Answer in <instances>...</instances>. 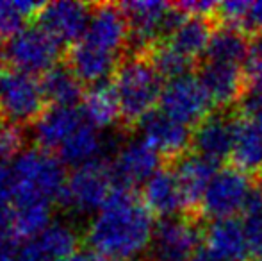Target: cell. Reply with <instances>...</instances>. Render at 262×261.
Returning <instances> with one entry per match:
<instances>
[{
    "label": "cell",
    "instance_id": "6",
    "mask_svg": "<svg viewBox=\"0 0 262 261\" xmlns=\"http://www.w3.org/2000/svg\"><path fill=\"white\" fill-rule=\"evenodd\" d=\"M204 222L187 215L159 220L150 244V261H191L204 244Z\"/></svg>",
    "mask_w": 262,
    "mask_h": 261
},
{
    "label": "cell",
    "instance_id": "38",
    "mask_svg": "<svg viewBox=\"0 0 262 261\" xmlns=\"http://www.w3.org/2000/svg\"><path fill=\"white\" fill-rule=\"evenodd\" d=\"M2 59H4V54H0V77H2Z\"/></svg>",
    "mask_w": 262,
    "mask_h": 261
},
{
    "label": "cell",
    "instance_id": "31",
    "mask_svg": "<svg viewBox=\"0 0 262 261\" xmlns=\"http://www.w3.org/2000/svg\"><path fill=\"white\" fill-rule=\"evenodd\" d=\"M21 143H24V136L20 127L0 122V157L2 159L13 163L14 157L21 152Z\"/></svg>",
    "mask_w": 262,
    "mask_h": 261
},
{
    "label": "cell",
    "instance_id": "10",
    "mask_svg": "<svg viewBox=\"0 0 262 261\" xmlns=\"http://www.w3.org/2000/svg\"><path fill=\"white\" fill-rule=\"evenodd\" d=\"M159 109L191 129H194L214 111L212 102L198 81L196 73H189L166 83Z\"/></svg>",
    "mask_w": 262,
    "mask_h": 261
},
{
    "label": "cell",
    "instance_id": "30",
    "mask_svg": "<svg viewBox=\"0 0 262 261\" xmlns=\"http://www.w3.org/2000/svg\"><path fill=\"white\" fill-rule=\"evenodd\" d=\"M243 72L246 88H262V31L250 36V47Z\"/></svg>",
    "mask_w": 262,
    "mask_h": 261
},
{
    "label": "cell",
    "instance_id": "8",
    "mask_svg": "<svg viewBox=\"0 0 262 261\" xmlns=\"http://www.w3.org/2000/svg\"><path fill=\"white\" fill-rule=\"evenodd\" d=\"M253 183H255V177L232 165L220 168L202 200L200 218H232L243 213Z\"/></svg>",
    "mask_w": 262,
    "mask_h": 261
},
{
    "label": "cell",
    "instance_id": "7",
    "mask_svg": "<svg viewBox=\"0 0 262 261\" xmlns=\"http://www.w3.org/2000/svg\"><path fill=\"white\" fill-rule=\"evenodd\" d=\"M61 56V45L38 25L21 29L4 45V59L13 70L38 75L54 68Z\"/></svg>",
    "mask_w": 262,
    "mask_h": 261
},
{
    "label": "cell",
    "instance_id": "14",
    "mask_svg": "<svg viewBox=\"0 0 262 261\" xmlns=\"http://www.w3.org/2000/svg\"><path fill=\"white\" fill-rule=\"evenodd\" d=\"M93 6L73 0H57L43 4L36 14L38 27L52 36L59 45H75L90 24Z\"/></svg>",
    "mask_w": 262,
    "mask_h": 261
},
{
    "label": "cell",
    "instance_id": "24",
    "mask_svg": "<svg viewBox=\"0 0 262 261\" xmlns=\"http://www.w3.org/2000/svg\"><path fill=\"white\" fill-rule=\"evenodd\" d=\"M217 27L216 18L210 16H187L182 22L179 29L173 32V36L168 39L169 47L179 50L189 59L200 63L204 57L205 50H207L210 38H212L214 31Z\"/></svg>",
    "mask_w": 262,
    "mask_h": 261
},
{
    "label": "cell",
    "instance_id": "17",
    "mask_svg": "<svg viewBox=\"0 0 262 261\" xmlns=\"http://www.w3.org/2000/svg\"><path fill=\"white\" fill-rule=\"evenodd\" d=\"M175 170L177 181H179L180 192L184 197L186 215L193 218H200V206L205 197L209 185L212 183L214 175L220 170V165L210 159L198 156L194 152H187L177 161L169 163ZM204 222V220H202Z\"/></svg>",
    "mask_w": 262,
    "mask_h": 261
},
{
    "label": "cell",
    "instance_id": "21",
    "mask_svg": "<svg viewBox=\"0 0 262 261\" xmlns=\"http://www.w3.org/2000/svg\"><path fill=\"white\" fill-rule=\"evenodd\" d=\"M204 244L225 261H252L245 220L237 216L210 220L204 229Z\"/></svg>",
    "mask_w": 262,
    "mask_h": 261
},
{
    "label": "cell",
    "instance_id": "25",
    "mask_svg": "<svg viewBox=\"0 0 262 261\" xmlns=\"http://www.w3.org/2000/svg\"><path fill=\"white\" fill-rule=\"evenodd\" d=\"M82 109L86 120L98 131H105L121 120L120 102L113 83H100L88 88L82 97Z\"/></svg>",
    "mask_w": 262,
    "mask_h": 261
},
{
    "label": "cell",
    "instance_id": "34",
    "mask_svg": "<svg viewBox=\"0 0 262 261\" xmlns=\"http://www.w3.org/2000/svg\"><path fill=\"white\" fill-rule=\"evenodd\" d=\"M16 249L11 234H0V261H16Z\"/></svg>",
    "mask_w": 262,
    "mask_h": 261
},
{
    "label": "cell",
    "instance_id": "12",
    "mask_svg": "<svg viewBox=\"0 0 262 261\" xmlns=\"http://www.w3.org/2000/svg\"><path fill=\"white\" fill-rule=\"evenodd\" d=\"M128 22V49L132 56H148L162 43V27L171 4L157 0H134L121 4Z\"/></svg>",
    "mask_w": 262,
    "mask_h": 261
},
{
    "label": "cell",
    "instance_id": "13",
    "mask_svg": "<svg viewBox=\"0 0 262 261\" xmlns=\"http://www.w3.org/2000/svg\"><path fill=\"white\" fill-rule=\"evenodd\" d=\"M235 126L237 113L235 109L220 111L214 109L193 129L191 138V152L221 165L225 159H230L235 143Z\"/></svg>",
    "mask_w": 262,
    "mask_h": 261
},
{
    "label": "cell",
    "instance_id": "23",
    "mask_svg": "<svg viewBox=\"0 0 262 261\" xmlns=\"http://www.w3.org/2000/svg\"><path fill=\"white\" fill-rule=\"evenodd\" d=\"M230 161L232 167L246 172L252 177H262V129L255 122L239 115Z\"/></svg>",
    "mask_w": 262,
    "mask_h": 261
},
{
    "label": "cell",
    "instance_id": "11",
    "mask_svg": "<svg viewBox=\"0 0 262 261\" xmlns=\"http://www.w3.org/2000/svg\"><path fill=\"white\" fill-rule=\"evenodd\" d=\"M162 165H164V159L159 156L157 150L152 149L143 138H139L128 139L118 147L109 163V172L114 188L134 192L138 186L143 188L145 183Z\"/></svg>",
    "mask_w": 262,
    "mask_h": 261
},
{
    "label": "cell",
    "instance_id": "35",
    "mask_svg": "<svg viewBox=\"0 0 262 261\" xmlns=\"http://www.w3.org/2000/svg\"><path fill=\"white\" fill-rule=\"evenodd\" d=\"M62 261H111V259L104 258V256H100L98 252L91 251V249H86V251L73 252L72 256H68V258H64Z\"/></svg>",
    "mask_w": 262,
    "mask_h": 261
},
{
    "label": "cell",
    "instance_id": "37",
    "mask_svg": "<svg viewBox=\"0 0 262 261\" xmlns=\"http://www.w3.org/2000/svg\"><path fill=\"white\" fill-rule=\"evenodd\" d=\"M11 186V161L0 157V188Z\"/></svg>",
    "mask_w": 262,
    "mask_h": 261
},
{
    "label": "cell",
    "instance_id": "36",
    "mask_svg": "<svg viewBox=\"0 0 262 261\" xmlns=\"http://www.w3.org/2000/svg\"><path fill=\"white\" fill-rule=\"evenodd\" d=\"M191 261H225V259L221 258L220 254H216L209 245L202 244L200 247H198V251L194 252V256Z\"/></svg>",
    "mask_w": 262,
    "mask_h": 261
},
{
    "label": "cell",
    "instance_id": "26",
    "mask_svg": "<svg viewBox=\"0 0 262 261\" xmlns=\"http://www.w3.org/2000/svg\"><path fill=\"white\" fill-rule=\"evenodd\" d=\"M250 47V34L243 29L217 24L210 43L200 61H216L243 66Z\"/></svg>",
    "mask_w": 262,
    "mask_h": 261
},
{
    "label": "cell",
    "instance_id": "16",
    "mask_svg": "<svg viewBox=\"0 0 262 261\" xmlns=\"http://www.w3.org/2000/svg\"><path fill=\"white\" fill-rule=\"evenodd\" d=\"M196 77L209 95L214 109L228 111L235 109L246 91V79L243 66L216 61H200Z\"/></svg>",
    "mask_w": 262,
    "mask_h": 261
},
{
    "label": "cell",
    "instance_id": "29",
    "mask_svg": "<svg viewBox=\"0 0 262 261\" xmlns=\"http://www.w3.org/2000/svg\"><path fill=\"white\" fill-rule=\"evenodd\" d=\"M43 4L29 0L4 2L0 0V39H9L27 27V20L39 13Z\"/></svg>",
    "mask_w": 262,
    "mask_h": 261
},
{
    "label": "cell",
    "instance_id": "4",
    "mask_svg": "<svg viewBox=\"0 0 262 261\" xmlns=\"http://www.w3.org/2000/svg\"><path fill=\"white\" fill-rule=\"evenodd\" d=\"M114 190L109 165L104 161L73 168L59 204L75 215H95L107 202Z\"/></svg>",
    "mask_w": 262,
    "mask_h": 261
},
{
    "label": "cell",
    "instance_id": "28",
    "mask_svg": "<svg viewBox=\"0 0 262 261\" xmlns=\"http://www.w3.org/2000/svg\"><path fill=\"white\" fill-rule=\"evenodd\" d=\"M148 57L154 63V66H156L159 75L164 79V83H169V81L179 79V77L184 75H189V73L196 72L198 66L196 61L186 57L179 50L169 47L168 43H159L156 49L148 54Z\"/></svg>",
    "mask_w": 262,
    "mask_h": 261
},
{
    "label": "cell",
    "instance_id": "20",
    "mask_svg": "<svg viewBox=\"0 0 262 261\" xmlns=\"http://www.w3.org/2000/svg\"><path fill=\"white\" fill-rule=\"evenodd\" d=\"M86 120L79 106H50L32 124V136L39 149L55 154L72 132Z\"/></svg>",
    "mask_w": 262,
    "mask_h": 261
},
{
    "label": "cell",
    "instance_id": "22",
    "mask_svg": "<svg viewBox=\"0 0 262 261\" xmlns=\"http://www.w3.org/2000/svg\"><path fill=\"white\" fill-rule=\"evenodd\" d=\"M105 149V139L102 131L91 126L88 120H84L75 131L72 132L68 139L59 147L55 156L61 159L62 165H70L73 168L84 167L102 161V154Z\"/></svg>",
    "mask_w": 262,
    "mask_h": 261
},
{
    "label": "cell",
    "instance_id": "5",
    "mask_svg": "<svg viewBox=\"0 0 262 261\" xmlns=\"http://www.w3.org/2000/svg\"><path fill=\"white\" fill-rule=\"evenodd\" d=\"M45 104L41 84L34 75L7 70L0 77V115L4 122L20 127L34 124Z\"/></svg>",
    "mask_w": 262,
    "mask_h": 261
},
{
    "label": "cell",
    "instance_id": "9",
    "mask_svg": "<svg viewBox=\"0 0 262 261\" xmlns=\"http://www.w3.org/2000/svg\"><path fill=\"white\" fill-rule=\"evenodd\" d=\"M77 43L98 56L123 61L121 54L128 47V22L121 4L93 6L86 32Z\"/></svg>",
    "mask_w": 262,
    "mask_h": 261
},
{
    "label": "cell",
    "instance_id": "19",
    "mask_svg": "<svg viewBox=\"0 0 262 261\" xmlns=\"http://www.w3.org/2000/svg\"><path fill=\"white\" fill-rule=\"evenodd\" d=\"M141 200L159 220L186 215L184 197L171 165L164 163L145 183L141 190Z\"/></svg>",
    "mask_w": 262,
    "mask_h": 261
},
{
    "label": "cell",
    "instance_id": "32",
    "mask_svg": "<svg viewBox=\"0 0 262 261\" xmlns=\"http://www.w3.org/2000/svg\"><path fill=\"white\" fill-rule=\"evenodd\" d=\"M243 220H245L252 261H262V211L243 216Z\"/></svg>",
    "mask_w": 262,
    "mask_h": 261
},
{
    "label": "cell",
    "instance_id": "1",
    "mask_svg": "<svg viewBox=\"0 0 262 261\" xmlns=\"http://www.w3.org/2000/svg\"><path fill=\"white\" fill-rule=\"evenodd\" d=\"M154 215L132 190L114 188L107 202L88 224L91 251L111 261H136L152 244Z\"/></svg>",
    "mask_w": 262,
    "mask_h": 261
},
{
    "label": "cell",
    "instance_id": "18",
    "mask_svg": "<svg viewBox=\"0 0 262 261\" xmlns=\"http://www.w3.org/2000/svg\"><path fill=\"white\" fill-rule=\"evenodd\" d=\"M79 233L70 222L54 220L38 236L25 240L16 249V261H62L77 252Z\"/></svg>",
    "mask_w": 262,
    "mask_h": 261
},
{
    "label": "cell",
    "instance_id": "3",
    "mask_svg": "<svg viewBox=\"0 0 262 261\" xmlns=\"http://www.w3.org/2000/svg\"><path fill=\"white\" fill-rule=\"evenodd\" d=\"M164 84L148 56L125 57L113 81L120 102L121 122L128 127L139 126L146 115L156 111Z\"/></svg>",
    "mask_w": 262,
    "mask_h": 261
},
{
    "label": "cell",
    "instance_id": "27",
    "mask_svg": "<svg viewBox=\"0 0 262 261\" xmlns=\"http://www.w3.org/2000/svg\"><path fill=\"white\" fill-rule=\"evenodd\" d=\"M41 91L45 101L52 106H77V102L82 101V83L75 75L70 65H55L47 73H43Z\"/></svg>",
    "mask_w": 262,
    "mask_h": 261
},
{
    "label": "cell",
    "instance_id": "33",
    "mask_svg": "<svg viewBox=\"0 0 262 261\" xmlns=\"http://www.w3.org/2000/svg\"><path fill=\"white\" fill-rule=\"evenodd\" d=\"M243 31L250 36L262 31V2H250V9L246 13Z\"/></svg>",
    "mask_w": 262,
    "mask_h": 261
},
{
    "label": "cell",
    "instance_id": "39",
    "mask_svg": "<svg viewBox=\"0 0 262 261\" xmlns=\"http://www.w3.org/2000/svg\"><path fill=\"white\" fill-rule=\"evenodd\" d=\"M136 261H146V259H136Z\"/></svg>",
    "mask_w": 262,
    "mask_h": 261
},
{
    "label": "cell",
    "instance_id": "15",
    "mask_svg": "<svg viewBox=\"0 0 262 261\" xmlns=\"http://www.w3.org/2000/svg\"><path fill=\"white\" fill-rule=\"evenodd\" d=\"M138 127L141 131V138L157 150L164 163H173L184 154L191 152L193 129L171 118L161 109L146 115Z\"/></svg>",
    "mask_w": 262,
    "mask_h": 261
},
{
    "label": "cell",
    "instance_id": "2",
    "mask_svg": "<svg viewBox=\"0 0 262 261\" xmlns=\"http://www.w3.org/2000/svg\"><path fill=\"white\" fill-rule=\"evenodd\" d=\"M64 165L55 154L39 149H25L11 163V185L14 204H50L59 202L66 186Z\"/></svg>",
    "mask_w": 262,
    "mask_h": 261
}]
</instances>
